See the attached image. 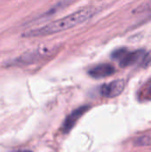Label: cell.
<instances>
[{
	"label": "cell",
	"instance_id": "obj_3",
	"mask_svg": "<svg viewBox=\"0 0 151 152\" xmlns=\"http://www.w3.org/2000/svg\"><path fill=\"white\" fill-rule=\"evenodd\" d=\"M145 56V52L143 50H138V51H129L126 48H120L115 50L111 57L112 59L117 61L122 67H127L131 66L136 62H138L141 59H142Z\"/></svg>",
	"mask_w": 151,
	"mask_h": 152
},
{
	"label": "cell",
	"instance_id": "obj_6",
	"mask_svg": "<svg viewBox=\"0 0 151 152\" xmlns=\"http://www.w3.org/2000/svg\"><path fill=\"white\" fill-rule=\"evenodd\" d=\"M116 72V69L113 65L109 63H102L96 65L89 69V75L93 78H103L112 76Z\"/></svg>",
	"mask_w": 151,
	"mask_h": 152
},
{
	"label": "cell",
	"instance_id": "obj_2",
	"mask_svg": "<svg viewBox=\"0 0 151 152\" xmlns=\"http://www.w3.org/2000/svg\"><path fill=\"white\" fill-rule=\"evenodd\" d=\"M53 52V47L41 46V47H38V48H36V49H33V50L24 53L20 56L11 61L9 62V65H11V66L30 65V64L38 62L39 61L46 58L47 56L51 55V53Z\"/></svg>",
	"mask_w": 151,
	"mask_h": 152
},
{
	"label": "cell",
	"instance_id": "obj_7",
	"mask_svg": "<svg viewBox=\"0 0 151 152\" xmlns=\"http://www.w3.org/2000/svg\"><path fill=\"white\" fill-rule=\"evenodd\" d=\"M133 144L135 146H140V147H145V146H151V133L148 134H144L142 136L137 137L134 142Z\"/></svg>",
	"mask_w": 151,
	"mask_h": 152
},
{
	"label": "cell",
	"instance_id": "obj_9",
	"mask_svg": "<svg viewBox=\"0 0 151 152\" xmlns=\"http://www.w3.org/2000/svg\"><path fill=\"white\" fill-rule=\"evenodd\" d=\"M150 94H151V84H150Z\"/></svg>",
	"mask_w": 151,
	"mask_h": 152
},
{
	"label": "cell",
	"instance_id": "obj_10",
	"mask_svg": "<svg viewBox=\"0 0 151 152\" xmlns=\"http://www.w3.org/2000/svg\"><path fill=\"white\" fill-rule=\"evenodd\" d=\"M148 63H151V59L149 61H148Z\"/></svg>",
	"mask_w": 151,
	"mask_h": 152
},
{
	"label": "cell",
	"instance_id": "obj_8",
	"mask_svg": "<svg viewBox=\"0 0 151 152\" xmlns=\"http://www.w3.org/2000/svg\"><path fill=\"white\" fill-rule=\"evenodd\" d=\"M19 152H32V151H19Z\"/></svg>",
	"mask_w": 151,
	"mask_h": 152
},
{
	"label": "cell",
	"instance_id": "obj_5",
	"mask_svg": "<svg viewBox=\"0 0 151 152\" xmlns=\"http://www.w3.org/2000/svg\"><path fill=\"white\" fill-rule=\"evenodd\" d=\"M89 106H82L77 110H75L73 112H71L64 120L62 126H61V130L64 134L69 133L76 125V123L77 122V120L89 110Z\"/></svg>",
	"mask_w": 151,
	"mask_h": 152
},
{
	"label": "cell",
	"instance_id": "obj_4",
	"mask_svg": "<svg viewBox=\"0 0 151 152\" xmlns=\"http://www.w3.org/2000/svg\"><path fill=\"white\" fill-rule=\"evenodd\" d=\"M125 86V83L122 79L112 81L109 84H105L101 86V93L104 97L114 98L122 94Z\"/></svg>",
	"mask_w": 151,
	"mask_h": 152
},
{
	"label": "cell",
	"instance_id": "obj_1",
	"mask_svg": "<svg viewBox=\"0 0 151 152\" xmlns=\"http://www.w3.org/2000/svg\"><path fill=\"white\" fill-rule=\"evenodd\" d=\"M98 12V9L94 6L84 7L80 10H77L71 14L65 16L57 20L52 21L46 25H44L37 28L29 29L25 31L22 34V37H44L55 33H59L69 28H74L79 24H82L91 18H93Z\"/></svg>",
	"mask_w": 151,
	"mask_h": 152
}]
</instances>
